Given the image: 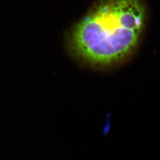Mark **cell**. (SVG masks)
<instances>
[{
	"mask_svg": "<svg viewBox=\"0 0 160 160\" xmlns=\"http://www.w3.org/2000/svg\"><path fill=\"white\" fill-rule=\"evenodd\" d=\"M146 15L145 7L139 1L104 2L79 23L72 35L73 45L90 62H113L136 46Z\"/></svg>",
	"mask_w": 160,
	"mask_h": 160,
	"instance_id": "6da1fadb",
	"label": "cell"
}]
</instances>
